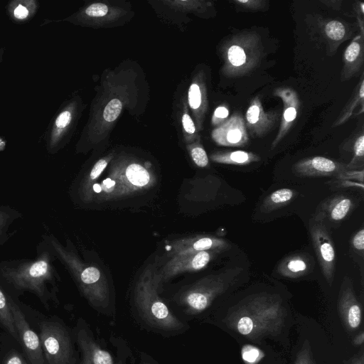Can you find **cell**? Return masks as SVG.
Masks as SVG:
<instances>
[{
	"mask_svg": "<svg viewBox=\"0 0 364 364\" xmlns=\"http://www.w3.org/2000/svg\"><path fill=\"white\" fill-rule=\"evenodd\" d=\"M211 159L217 163L232 165H246L259 160L257 155L245 151L218 153L213 154Z\"/></svg>",
	"mask_w": 364,
	"mask_h": 364,
	"instance_id": "cell-19",
	"label": "cell"
},
{
	"mask_svg": "<svg viewBox=\"0 0 364 364\" xmlns=\"http://www.w3.org/2000/svg\"><path fill=\"white\" fill-rule=\"evenodd\" d=\"M218 252L213 250L203 251L170 257L161 270L159 271L161 284L178 274L204 269Z\"/></svg>",
	"mask_w": 364,
	"mask_h": 364,
	"instance_id": "cell-9",
	"label": "cell"
},
{
	"mask_svg": "<svg viewBox=\"0 0 364 364\" xmlns=\"http://www.w3.org/2000/svg\"><path fill=\"white\" fill-rule=\"evenodd\" d=\"M3 364H28L18 352L11 351L8 353Z\"/></svg>",
	"mask_w": 364,
	"mask_h": 364,
	"instance_id": "cell-35",
	"label": "cell"
},
{
	"mask_svg": "<svg viewBox=\"0 0 364 364\" xmlns=\"http://www.w3.org/2000/svg\"><path fill=\"white\" fill-rule=\"evenodd\" d=\"M144 364H150V363H144Z\"/></svg>",
	"mask_w": 364,
	"mask_h": 364,
	"instance_id": "cell-45",
	"label": "cell"
},
{
	"mask_svg": "<svg viewBox=\"0 0 364 364\" xmlns=\"http://www.w3.org/2000/svg\"><path fill=\"white\" fill-rule=\"evenodd\" d=\"M218 141L224 145H240L245 143V134L239 127H231Z\"/></svg>",
	"mask_w": 364,
	"mask_h": 364,
	"instance_id": "cell-23",
	"label": "cell"
},
{
	"mask_svg": "<svg viewBox=\"0 0 364 364\" xmlns=\"http://www.w3.org/2000/svg\"><path fill=\"white\" fill-rule=\"evenodd\" d=\"M364 333L361 331L353 340V343L356 346H360L363 343Z\"/></svg>",
	"mask_w": 364,
	"mask_h": 364,
	"instance_id": "cell-42",
	"label": "cell"
},
{
	"mask_svg": "<svg viewBox=\"0 0 364 364\" xmlns=\"http://www.w3.org/2000/svg\"><path fill=\"white\" fill-rule=\"evenodd\" d=\"M294 196V192L291 189H278L266 198L263 203V208L266 210H272L290 201Z\"/></svg>",
	"mask_w": 364,
	"mask_h": 364,
	"instance_id": "cell-21",
	"label": "cell"
},
{
	"mask_svg": "<svg viewBox=\"0 0 364 364\" xmlns=\"http://www.w3.org/2000/svg\"><path fill=\"white\" fill-rule=\"evenodd\" d=\"M156 176L138 162H120L111 167L102 181L98 200H112L133 196L155 186Z\"/></svg>",
	"mask_w": 364,
	"mask_h": 364,
	"instance_id": "cell-5",
	"label": "cell"
},
{
	"mask_svg": "<svg viewBox=\"0 0 364 364\" xmlns=\"http://www.w3.org/2000/svg\"><path fill=\"white\" fill-rule=\"evenodd\" d=\"M294 364H315L308 343L306 342L298 353Z\"/></svg>",
	"mask_w": 364,
	"mask_h": 364,
	"instance_id": "cell-29",
	"label": "cell"
},
{
	"mask_svg": "<svg viewBox=\"0 0 364 364\" xmlns=\"http://www.w3.org/2000/svg\"><path fill=\"white\" fill-rule=\"evenodd\" d=\"M354 158L348 165V168L353 167L359 160L363 161L364 155V136L358 137L354 145Z\"/></svg>",
	"mask_w": 364,
	"mask_h": 364,
	"instance_id": "cell-31",
	"label": "cell"
},
{
	"mask_svg": "<svg viewBox=\"0 0 364 364\" xmlns=\"http://www.w3.org/2000/svg\"><path fill=\"white\" fill-rule=\"evenodd\" d=\"M293 171L301 176H339L345 171V167L329 159L314 156L298 162L294 166Z\"/></svg>",
	"mask_w": 364,
	"mask_h": 364,
	"instance_id": "cell-12",
	"label": "cell"
},
{
	"mask_svg": "<svg viewBox=\"0 0 364 364\" xmlns=\"http://www.w3.org/2000/svg\"><path fill=\"white\" fill-rule=\"evenodd\" d=\"M193 162L199 167L203 168L208 164V158L205 151L201 146H193L190 150Z\"/></svg>",
	"mask_w": 364,
	"mask_h": 364,
	"instance_id": "cell-27",
	"label": "cell"
},
{
	"mask_svg": "<svg viewBox=\"0 0 364 364\" xmlns=\"http://www.w3.org/2000/svg\"><path fill=\"white\" fill-rule=\"evenodd\" d=\"M159 270L147 267L139 277L134 289V300L139 314L151 327L165 331H179L186 325L168 309L159 295L161 285Z\"/></svg>",
	"mask_w": 364,
	"mask_h": 364,
	"instance_id": "cell-4",
	"label": "cell"
},
{
	"mask_svg": "<svg viewBox=\"0 0 364 364\" xmlns=\"http://www.w3.org/2000/svg\"><path fill=\"white\" fill-rule=\"evenodd\" d=\"M361 51L360 44L356 41H353L345 52V59L348 63L354 62L359 56Z\"/></svg>",
	"mask_w": 364,
	"mask_h": 364,
	"instance_id": "cell-32",
	"label": "cell"
},
{
	"mask_svg": "<svg viewBox=\"0 0 364 364\" xmlns=\"http://www.w3.org/2000/svg\"><path fill=\"white\" fill-rule=\"evenodd\" d=\"M228 58L232 66L240 67L246 63V52L240 46L232 45L228 50Z\"/></svg>",
	"mask_w": 364,
	"mask_h": 364,
	"instance_id": "cell-24",
	"label": "cell"
},
{
	"mask_svg": "<svg viewBox=\"0 0 364 364\" xmlns=\"http://www.w3.org/2000/svg\"><path fill=\"white\" fill-rule=\"evenodd\" d=\"M110 157L98 160L85 176L82 177L77 190L80 200L84 203H91L94 199V185L106 168Z\"/></svg>",
	"mask_w": 364,
	"mask_h": 364,
	"instance_id": "cell-15",
	"label": "cell"
},
{
	"mask_svg": "<svg viewBox=\"0 0 364 364\" xmlns=\"http://www.w3.org/2000/svg\"><path fill=\"white\" fill-rule=\"evenodd\" d=\"M230 247L229 242L213 235H196L176 239L168 245V257L199 252L203 251L220 252Z\"/></svg>",
	"mask_w": 364,
	"mask_h": 364,
	"instance_id": "cell-11",
	"label": "cell"
},
{
	"mask_svg": "<svg viewBox=\"0 0 364 364\" xmlns=\"http://www.w3.org/2000/svg\"><path fill=\"white\" fill-rule=\"evenodd\" d=\"M359 95L360 98L363 99L364 97L363 82L361 83Z\"/></svg>",
	"mask_w": 364,
	"mask_h": 364,
	"instance_id": "cell-43",
	"label": "cell"
},
{
	"mask_svg": "<svg viewBox=\"0 0 364 364\" xmlns=\"http://www.w3.org/2000/svg\"><path fill=\"white\" fill-rule=\"evenodd\" d=\"M352 245L358 250L363 252L364 250V230H358L353 237Z\"/></svg>",
	"mask_w": 364,
	"mask_h": 364,
	"instance_id": "cell-36",
	"label": "cell"
},
{
	"mask_svg": "<svg viewBox=\"0 0 364 364\" xmlns=\"http://www.w3.org/2000/svg\"><path fill=\"white\" fill-rule=\"evenodd\" d=\"M77 341L82 353L81 364H116L111 354L103 349L85 329L78 331Z\"/></svg>",
	"mask_w": 364,
	"mask_h": 364,
	"instance_id": "cell-14",
	"label": "cell"
},
{
	"mask_svg": "<svg viewBox=\"0 0 364 364\" xmlns=\"http://www.w3.org/2000/svg\"><path fill=\"white\" fill-rule=\"evenodd\" d=\"M352 206L353 203L349 198L340 196L331 201L327 210L331 220L339 221L346 217Z\"/></svg>",
	"mask_w": 364,
	"mask_h": 364,
	"instance_id": "cell-20",
	"label": "cell"
},
{
	"mask_svg": "<svg viewBox=\"0 0 364 364\" xmlns=\"http://www.w3.org/2000/svg\"><path fill=\"white\" fill-rule=\"evenodd\" d=\"M11 298L0 285V324L16 339L18 338L11 309Z\"/></svg>",
	"mask_w": 364,
	"mask_h": 364,
	"instance_id": "cell-18",
	"label": "cell"
},
{
	"mask_svg": "<svg viewBox=\"0 0 364 364\" xmlns=\"http://www.w3.org/2000/svg\"><path fill=\"white\" fill-rule=\"evenodd\" d=\"M242 358L245 364H257L264 357V353L259 348L247 344L242 346L241 350Z\"/></svg>",
	"mask_w": 364,
	"mask_h": 364,
	"instance_id": "cell-22",
	"label": "cell"
},
{
	"mask_svg": "<svg viewBox=\"0 0 364 364\" xmlns=\"http://www.w3.org/2000/svg\"><path fill=\"white\" fill-rule=\"evenodd\" d=\"M229 112L225 107H218L214 112L215 117L219 119H224L228 116Z\"/></svg>",
	"mask_w": 364,
	"mask_h": 364,
	"instance_id": "cell-40",
	"label": "cell"
},
{
	"mask_svg": "<svg viewBox=\"0 0 364 364\" xmlns=\"http://www.w3.org/2000/svg\"><path fill=\"white\" fill-rule=\"evenodd\" d=\"M11 309L18 336L31 364H46L41 340L30 328L23 314L13 299L11 301Z\"/></svg>",
	"mask_w": 364,
	"mask_h": 364,
	"instance_id": "cell-10",
	"label": "cell"
},
{
	"mask_svg": "<svg viewBox=\"0 0 364 364\" xmlns=\"http://www.w3.org/2000/svg\"><path fill=\"white\" fill-rule=\"evenodd\" d=\"M188 102L193 109H198L201 104V92L197 84H192L189 88Z\"/></svg>",
	"mask_w": 364,
	"mask_h": 364,
	"instance_id": "cell-30",
	"label": "cell"
},
{
	"mask_svg": "<svg viewBox=\"0 0 364 364\" xmlns=\"http://www.w3.org/2000/svg\"><path fill=\"white\" fill-rule=\"evenodd\" d=\"M33 259L0 262V284H4L18 291H28L46 299L56 287L57 271L53 265L55 256L43 240L36 247Z\"/></svg>",
	"mask_w": 364,
	"mask_h": 364,
	"instance_id": "cell-2",
	"label": "cell"
},
{
	"mask_svg": "<svg viewBox=\"0 0 364 364\" xmlns=\"http://www.w3.org/2000/svg\"><path fill=\"white\" fill-rule=\"evenodd\" d=\"M350 364H364L363 349L362 348L359 353L353 357Z\"/></svg>",
	"mask_w": 364,
	"mask_h": 364,
	"instance_id": "cell-41",
	"label": "cell"
},
{
	"mask_svg": "<svg viewBox=\"0 0 364 364\" xmlns=\"http://www.w3.org/2000/svg\"><path fill=\"white\" fill-rule=\"evenodd\" d=\"M340 177L343 179H356L360 181L361 183L363 181V171H343L340 175Z\"/></svg>",
	"mask_w": 364,
	"mask_h": 364,
	"instance_id": "cell-37",
	"label": "cell"
},
{
	"mask_svg": "<svg viewBox=\"0 0 364 364\" xmlns=\"http://www.w3.org/2000/svg\"><path fill=\"white\" fill-rule=\"evenodd\" d=\"M230 282L223 274L208 275L184 288L177 296V302L186 314H200L228 288Z\"/></svg>",
	"mask_w": 364,
	"mask_h": 364,
	"instance_id": "cell-6",
	"label": "cell"
},
{
	"mask_svg": "<svg viewBox=\"0 0 364 364\" xmlns=\"http://www.w3.org/2000/svg\"><path fill=\"white\" fill-rule=\"evenodd\" d=\"M122 108L119 100L114 98L110 100L103 111V117L105 121L111 122L119 117Z\"/></svg>",
	"mask_w": 364,
	"mask_h": 364,
	"instance_id": "cell-25",
	"label": "cell"
},
{
	"mask_svg": "<svg viewBox=\"0 0 364 364\" xmlns=\"http://www.w3.org/2000/svg\"><path fill=\"white\" fill-rule=\"evenodd\" d=\"M310 233L323 274L331 285L333 279L336 257L332 240L322 221L316 220L311 223Z\"/></svg>",
	"mask_w": 364,
	"mask_h": 364,
	"instance_id": "cell-8",
	"label": "cell"
},
{
	"mask_svg": "<svg viewBox=\"0 0 364 364\" xmlns=\"http://www.w3.org/2000/svg\"><path fill=\"white\" fill-rule=\"evenodd\" d=\"M107 11V6L100 3L93 4L85 10L86 14L91 17H101L105 16Z\"/></svg>",
	"mask_w": 364,
	"mask_h": 364,
	"instance_id": "cell-33",
	"label": "cell"
},
{
	"mask_svg": "<svg viewBox=\"0 0 364 364\" xmlns=\"http://www.w3.org/2000/svg\"><path fill=\"white\" fill-rule=\"evenodd\" d=\"M30 15V11L28 7L22 2L18 3L14 9L13 16L19 21L26 19Z\"/></svg>",
	"mask_w": 364,
	"mask_h": 364,
	"instance_id": "cell-34",
	"label": "cell"
},
{
	"mask_svg": "<svg viewBox=\"0 0 364 364\" xmlns=\"http://www.w3.org/2000/svg\"><path fill=\"white\" fill-rule=\"evenodd\" d=\"M40 340L48 364H73L74 352L70 336L61 324L43 321Z\"/></svg>",
	"mask_w": 364,
	"mask_h": 364,
	"instance_id": "cell-7",
	"label": "cell"
},
{
	"mask_svg": "<svg viewBox=\"0 0 364 364\" xmlns=\"http://www.w3.org/2000/svg\"><path fill=\"white\" fill-rule=\"evenodd\" d=\"M42 239L56 259L70 272L88 302L96 309H107L110 304V291L107 279L102 269L82 261L69 240L66 245H63L52 234H44Z\"/></svg>",
	"mask_w": 364,
	"mask_h": 364,
	"instance_id": "cell-3",
	"label": "cell"
},
{
	"mask_svg": "<svg viewBox=\"0 0 364 364\" xmlns=\"http://www.w3.org/2000/svg\"><path fill=\"white\" fill-rule=\"evenodd\" d=\"M308 269L307 259L301 255H294L281 262L278 272L284 277L296 278L305 274Z\"/></svg>",
	"mask_w": 364,
	"mask_h": 364,
	"instance_id": "cell-16",
	"label": "cell"
},
{
	"mask_svg": "<svg viewBox=\"0 0 364 364\" xmlns=\"http://www.w3.org/2000/svg\"><path fill=\"white\" fill-rule=\"evenodd\" d=\"M2 53H3V51H2V52H0V62H1V58H2Z\"/></svg>",
	"mask_w": 364,
	"mask_h": 364,
	"instance_id": "cell-44",
	"label": "cell"
},
{
	"mask_svg": "<svg viewBox=\"0 0 364 364\" xmlns=\"http://www.w3.org/2000/svg\"><path fill=\"white\" fill-rule=\"evenodd\" d=\"M296 109L294 107H288L284 112V119L287 123H290L296 117Z\"/></svg>",
	"mask_w": 364,
	"mask_h": 364,
	"instance_id": "cell-39",
	"label": "cell"
},
{
	"mask_svg": "<svg viewBox=\"0 0 364 364\" xmlns=\"http://www.w3.org/2000/svg\"><path fill=\"white\" fill-rule=\"evenodd\" d=\"M286 310L276 295L258 294L243 299L225 317L230 328L250 339L277 334L281 330Z\"/></svg>",
	"mask_w": 364,
	"mask_h": 364,
	"instance_id": "cell-1",
	"label": "cell"
},
{
	"mask_svg": "<svg viewBox=\"0 0 364 364\" xmlns=\"http://www.w3.org/2000/svg\"><path fill=\"white\" fill-rule=\"evenodd\" d=\"M338 311L346 326L351 330L358 328L362 321L361 306L356 299L353 287L344 284L341 289Z\"/></svg>",
	"mask_w": 364,
	"mask_h": 364,
	"instance_id": "cell-13",
	"label": "cell"
},
{
	"mask_svg": "<svg viewBox=\"0 0 364 364\" xmlns=\"http://www.w3.org/2000/svg\"><path fill=\"white\" fill-rule=\"evenodd\" d=\"M262 110L257 103H252L248 108L246 114L247 121L249 124L255 125L263 119Z\"/></svg>",
	"mask_w": 364,
	"mask_h": 364,
	"instance_id": "cell-28",
	"label": "cell"
},
{
	"mask_svg": "<svg viewBox=\"0 0 364 364\" xmlns=\"http://www.w3.org/2000/svg\"><path fill=\"white\" fill-rule=\"evenodd\" d=\"M325 33L331 40L339 41L343 38L346 31L342 23L338 21H331L326 25Z\"/></svg>",
	"mask_w": 364,
	"mask_h": 364,
	"instance_id": "cell-26",
	"label": "cell"
},
{
	"mask_svg": "<svg viewBox=\"0 0 364 364\" xmlns=\"http://www.w3.org/2000/svg\"><path fill=\"white\" fill-rule=\"evenodd\" d=\"M182 124L184 129L189 134H193L196 131L194 123L188 114H184L182 117Z\"/></svg>",
	"mask_w": 364,
	"mask_h": 364,
	"instance_id": "cell-38",
	"label": "cell"
},
{
	"mask_svg": "<svg viewBox=\"0 0 364 364\" xmlns=\"http://www.w3.org/2000/svg\"><path fill=\"white\" fill-rule=\"evenodd\" d=\"M22 218V214L9 205H0V247L6 243L16 232L11 231V226Z\"/></svg>",
	"mask_w": 364,
	"mask_h": 364,
	"instance_id": "cell-17",
	"label": "cell"
}]
</instances>
